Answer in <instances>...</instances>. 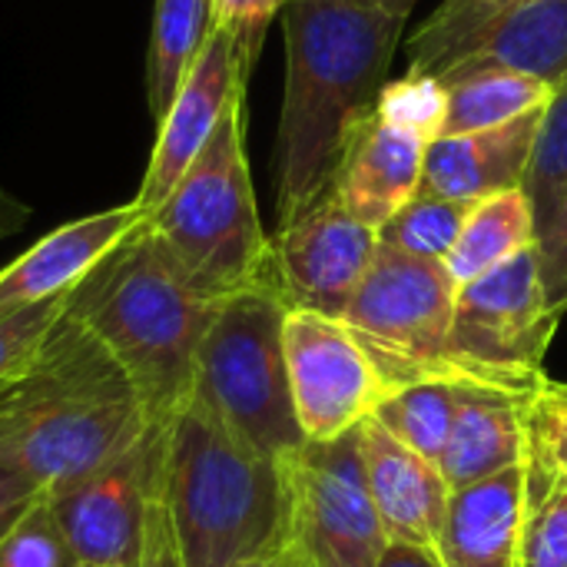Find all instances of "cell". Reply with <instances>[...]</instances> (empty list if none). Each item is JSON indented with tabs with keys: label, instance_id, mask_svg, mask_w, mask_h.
Instances as JSON below:
<instances>
[{
	"label": "cell",
	"instance_id": "cell-1",
	"mask_svg": "<svg viewBox=\"0 0 567 567\" xmlns=\"http://www.w3.org/2000/svg\"><path fill=\"white\" fill-rule=\"evenodd\" d=\"M405 20L372 0H286V93L276 130L279 226L336 193L355 133L375 116Z\"/></svg>",
	"mask_w": 567,
	"mask_h": 567
},
{
	"label": "cell",
	"instance_id": "cell-2",
	"mask_svg": "<svg viewBox=\"0 0 567 567\" xmlns=\"http://www.w3.org/2000/svg\"><path fill=\"white\" fill-rule=\"evenodd\" d=\"M150 425L123 369L66 309L30 365L0 382V468L47 495L136 445Z\"/></svg>",
	"mask_w": 567,
	"mask_h": 567
},
{
	"label": "cell",
	"instance_id": "cell-3",
	"mask_svg": "<svg viewBox=\"0 0 567 567\" xmlns=\"http://www.w3.org/2000/svg\"><path fill=\"white\" fill-rule=\"evenodd\" d=\"M159 498L183 567H246L289 548V468L243 442L199 395L166 422Z\"/></svg>",
	"mask_w": 567,
	"mask_h": 567
},
{
	"label": "cell",
	"instance_id": "cell-4",
	"mask_svg": "<svg viewBox=\"0 0 567 567\" xmlns=\"http://www.w3.org/2000/svg\"><path fill=\"white\" fill-rule=\"evenodd\" d=\"M216 309L163 256L146 219L66 296V316L123 369L153 425H166L189 402Z\"/></svg>",
	"mask_w": 567,
	"mask_h": 567
},
{
	"label": "cell",
	"instance_id": "cell-5",
	"mask_svg": "<svg viewBox=\"0 0 567 567\" xmlns=\"http://www.w3.org/2000/svg\"><path fill=\"white\" fill-rule=\"evenodd\" d=\"M146 229L206 299L223 302L256 286H276L272 236L262 229L246 159L243 100L226 110L203 153L146 216Z\"/></svg>",
	"mask_w": 567,
	"mask_h": 567
},
{
	"label": "cell",
	"instance_id": "cell-6",
	"mask_svg": "<svg viewBox=\"0 0 567 567\" xmlns=\"http://www.w3.org/2000/svg\"><path fill=\"white\" fill-rule=\"evenodd\" d=\"M289 306L276 286H256L219 302L196 355L199 395L256 452L289 462L306 445L286 369Z\"/></svg>",
	"mask_w": 567,
	"mask_h": 567
},
{
	"label": "cell",
	"instance_id": "cell-7",
	"mask_svg": "<svg viewBox=\"0 0 567 567\" xmlns=\"http://www.w3.org/2000/svg\"><path fill=\"white\" fill-rule=\"evenodd\" d=\"M458 282L445 262L405 256L379 243L375 262L355 289L342 322L369 352L389 389L412 382H455L449 352Z\"/></svg>",
	"mask_w": 567,
	"mask_h": 567
},
{
	"label": "cell",
	"instance_id": "cell-8",
	"mask_svg": "<svg viewBox=\"0 0 567 567\" xmlns=\"http://www.w3.org/2000/svg\"><path fill=\"white\" fill-rule=\"evenodd\" d=\"M558 319L548 306L535 246L458 286L449 352L462 385L535 399L548 382L545 355Z\"/></svg>",
	"mask_w": 567,
	"mask_h": 567
},
{
	"label": "cell",
	"instance_id": "cell-9",
	"mask_svg": "<svg viewBox=\"0 0 567 567\" xmlns=\"http://www.w3.org/2000/svg\"><path fill=\"white\" fill-rule=\"evenodd\" d=\"M495 63L548 86L567 80V0H442L409 40V76Z\"/></svg>",
	"mask_w": 567,
	"mask_h": 567
},
{
	"label": "cell",
	"instance_id": "cell-10",
	"mask_svg": "<svg viewBox=\"0 0 567 567\" xmlns=\"http://www.w3.org/2000/svg\"><path fill=\"white\" fill-rule=\"evenodd\" d=\"M289 468V551L306 567H375L389 535L365 482L362 435L306 442Z\"/></svg>",
	"mask_w": 567,
	"mask_h": 567
},
{
	"label": "cell",
	"instance_id": "cell-11",
	"mask_svg": "<svg viewBox=\"0 0 567 567\" xmlns=\"http://www.w3.org/2000/svg\"><path fill=\"white\" fill-rule=\"evenodd\" d=\"M163 442L166 425H150L136 445L47 495L76 567H140L159 495Z\"/></svg>",
	"mask_w": 567,
	"mask_h": 567
},
{
	"label": "cell",
	"instance_id": "cell-12",
	"mask_svg": "<svg viewBox=\"0 0 567 567\" xmlns=\"http://www.w3.org/2000/svg\"><path fill=\"white\" fill-rule=\"evenodd\" d=\"M296 422L306 442H336L392 392L342 319L289 309L282 326Z\"/></svg>",
	"mask_w": 567,
	"mask_h": 567
},
{
	"label": "cell",
	"instance_id": "cell-13",
	"mask_svg": "<svg viewBox=\"0 0 567 567\" xmlns=\"http://www.w3.org/2000/svg\"><path fill=\"white\" fill-rule=\"evenodd\" d=\"M375 252L379 233L329 193L272 236V279L289 309L342 319Z\"/></svg>",
	"mask_w": 567,
	"mask_h": 567
},
{
	"label": "cell",
	"instance_id": "cell-14",
	"mask_svg": "<svg viewBox=\"0 0 567 567\" xmlns=\"http://www.w3.org/2000/svg\"><path fill=\"white\" fill-rule=\"evenodd\" d=\"M246 70L236 53V43L226 30L213 27L206 47L199 50L193 70L179 83L173 103L156 123V143L133 203L150 216L183 179L193 159L203 153L219 120L236 100H246Z\"/></svg>",
	"mask_w": 567,
	"mask_h": 567
},
{
	"label": "cell",
	"instance_id": "cell-15",
	"mask_svg": "<svg viewBox=\"0 0 567 567\" xmlns=\"http://www.w3.org/2000/svg\"><path fill=\"white\" fill-rule=\"evenodd\" d=\"M143 219V209L130 199L56 226L0 269V312L70 296Z\"/></svg>",
	"mask_w": 567,
	"mask_h": 567
},
{
	"label": "cell",
	"instance_id": "cell-16",
	"mask_svg": "<svg viewBox=\"0 0 567 567\" xmlns=\"http://www.w3.org/2000/svg\"><path fill=\"white\" fill-rule=\"evenodd\" d=\"M359 435L369 495L389 542L439 548L452 498V488L445 485L439 465L425 462L419 452L392 439L375 419H365L359 425Z\"/></svg>",
	"mask_w": 567,
	"mask_h": 567
},
{
	"label": "cell",
	"instance_id": "cell-17",
	"mask_svg": "<svg viewBox=\"0 0 567 567\" xmlns=\"http://www.w3.org/2000/svg\"><path fill=\"white\" fill-rule=\"evenodd\" d=\"M542 116L545 110H535L505 126L432 140L425 150L419 193L478 203L485 196L525 186L542 133Z\"/></svg>",
	"mask_w": 567,
	"mask_h": 567
},
{
	"label": "cell",
	"instance_id": "cell-18",
	"mask_svg": "<svg viewBox=\"0 0 567 567\" xmlns=\"http://www.w3.org/2000/svg\"><path fill=\"white\" fill-rule=\"evenodd\" d=\"M429 140L372 116L352 140L339 173V203L375 233L419 193Z\"/></svg>",
	"mask_w": 567,
	"mask_h": 567
},
{
	"label": "cell",
	"instance_id": "cell-19",
	"mask_svg": "<svg viewBox=\"0 0 567 567\" xmlns=\"http://www.w3.org/2000/svg\"><path fill=\"white\" fill-rule=\"evenodd\" d=\"M528 405L532 399L498 389L458 385L455 422L439 462V472L452 492L472 488L525 462Z\"/></svg>",
	"mask_w": 567,
	"mask_h": 567
},
{
	"label": "cell",
	"instance_id": "cell-20",
	"mask_svg": "<svg viewBox=\"0 0 567 567\" xmlns=\"http://www.w3.org/2000/svg\"><path fill=\"white\" fill-rule=\"evenodd\" d=\"M525 525V462L452 492L439 535L445 567H518Z\"/></svg>",
	"mask_w": 567,
	"mask_h": 567
},
{
	"label": "cell",
	"instance_id": "cell-21",
	"mask_svg": "<svg viewBox=\"0 0 567 567\" xmlns=\"http://www.w3.org/2000/svg\"><path fill=\"white\" fill-rule=\"evenodd\" d=\"M449 96L445 130L442 136L478 133L492 126H505L518 116L545 110L555 96V86L545 80L495 66V63H468L439 80Z\"/></svg>",
	"mask_w": 567,
	"mask_h": 567
},
{
	"label": "cell",
	"instance_id": "cell-22",
	"mask_svg": "<svg viewBox=\"0 0 567 567\" xmlns=\"http://www.w3.org/2000/svg\"><path fill=\"white\" fill-rule=\"evenodd\" d=\"M535 243H538V219L525 186L505 189L472 206L462 236L455 239L445 259V269L458 286H465L498 269L502 262L515 259L518 252L532 249Z\"/></svg>",
	"mask_w": 567,
	"mask_h": 567
},
{
	"label": "cell",
	"instance_id": "cell-23",
	"mask_svg": "<svg viewBox=\"0 0 567 567\" xmlns=\"http://www.w3.org/2000/svg\"><path fill=\"white\" fill-rule=\"evenodd\" d=\"M213 0H156L146 53V100L159 123L213 33Z\"/></svg>",
	"mask_w": 567,
	"mask_h": 567
},
{
	"label": "cell",
	"instance_id": "cell-24",
	"mask_svg": "<svg viewBox=\"0 0 567 567\" xmlns=\"http://www.w3.org/2000/svg\"><path fill=\"white\" fill-rule=\"evenodd\" d=\"M518 567H567V478L528 432Z\"/></svg>",
	"mask_w": 567,
	"mask_h": 567
},
{
	"label": "cell",
	"instance_id": "cell-25",
	"mask_svg": "<svg viewBox=\"0 0 567 567\" xmlns=\"http://www.w3.org/2000/svg\"><path fill=\"white\" fill-rule=\"evenodd\" d=\"M455 409H458L455 382H412V385L392 389L379 402L372 419L392 439L419 452L425 462L439 465L452 422H455Z\"/></svg>",
	"mask_w": 567,
	"mask_h": 567
},
{
	"label": "cell",
	"instance_id": "cell-26",
	"mask_svg": "<svg viewBox=\"0 0 567 567\" xmlns=\"http://www.w3.org/2000/svg\"><path fill=\"white\" fill-rule=\"evenodd\" d=\"M475 203L415 193L382 229L379 243L405 256L445 262Z\"/></svg>",
	"mask_w": 567,
	"mask_h": 567
},
{
	"label": "cell",
	"instance_id": "cell-27",
	"mask_svg": "<svg viewBox=\"0 0 567 567\" xmlns=\"http://www.w3.org/2000/svg\"><path fill=\"white\" fill-rule=\"evenodd\" d=\"M567 189V80L555 90L551 103L542 116V133L535 146V159L525 179V193L535 206L538 233L558 213Z\"/></svg>",
	"mask_w": 567,
	"mask_h": 567
},
{
	"label": "cell",
	"instance_id": "cell-28",
	"mask_svg": "<svg viewBox=\"0 0 567 567\" xmlns=\"http://www.w3.org/2000/svg\"><path fill=\"white\" fill-rule=\"evenodd\" d=\"M445 113H449V96L445 86L435 76H402L382 86L375 116L419 133L422 140H439L445 130Z\"/></svg>",
	"mask_w": 567,
	"mask_h": 567
},
{
	"label": "cell",
	"instance_id": "cell-29",
	"mask_svg": "<svg viewBox=\"0 0 567 567\" xmlns=\"http://www.w3.org/2000/svg\"><path fill=\"white\" fill-rule=\"evenodd\" d=\"M0 567H76L47 498H40L0 538Z\"/></svg>",
	"mask_w": 567,
	"mask_h": 567
},
{
	"label": "cell",
	"instance_id": "cell-30",
	"mask_svg": "<svg viewBox=\"0 0 567 567\" xmlns=\"http://www.w3.org/2000/svg\"><path fill=\"white\" fill-rule=\"evenodd\" d=\"M63 309H66V296L27 309L0 312V382L17 375L23 365H30L47 332L60 322Z\"/></svg>",
	"mask_w": 567,
	"mask_h": 567
},
{
	"label": "cell",
	"instance_id": "cell-31",
	"mask_svg": "<svg viewBox=\"0 0 567 567\" xmlns=\"http://www.w3.org/2000/svg\"><path fill=\"white\" fill-rule=\"evenodd\" d=\"M282 3L286 0H213V20L233 37L246 76H252V66L266 43V30Z\"/></svg>",
	"mask_w": 567,
	"mask_h": 567
},
{
	"label": "cell",
	"instance_id": "cell-32",
	"mask_svg": "<svg viewBox=\"0 0 567 567\" xmlns=\"http://www.w3.org/2000/svg\"><path fill=\"white\" fill-rule=\"evenodd\" d=\"M528 432L545 449L551 465L567 478V392L561 382H545L528 405Z\"/></svg>",
	"mask_w": 567,
	"mask_h": 567
},
{
	"label": "cell",
	"instance_id": "cell-33",
	"mask_svg": "<svg viewBox=\"0 0 567 567\" xmlns=\"http://www.w3.org/2000/svg\"><path fill=\"white\" fill-rule=\"evenodd\" d=\"M538 262H542V279H545V292H548V306L555 316L567 312V189L558 213L551 216V223L538 233Z\"/></svg>",
	"mask_w": 567,
	"mask_h": 567
},
{
	"label": "cell",
	"instance_id": "cell-34",
	"mask_svg": "<svg viewBox=\"0 0 567 567\" xmlns=\"http://www.w3.org/2000/svg\"><path fill=\"white\" fill-rule=\"evenodd\" d=\"M47 498V492L30 482L27 475L20 472H10V468H0V538L40 502Z\"/></svg>",
	"mask_w": 567,
	"mask_h": 567
},
{
	"label": "cell",
	"instance_id": "cell-35",
	"mask_svg": "<svg viewBox=\"0 0 567 567\" xmlns=\"http://www.w3.org/2000/svg\"><path fill=\"white\" fill-rule=\"evenodd\" d=\"M140 567H183L179 551L173 545V532L166 522V508L163 498L156 495L153 512H150V525H146V548H143V561Z\"/></svg>",
	"mask_w": 567,
	"mask_h": 567
},
{
	"label": "cell",
	"instance_id": "cell-36",
	"mask_svg": "<svg viewBox=\"0 0 567 567\" xmlns=\"http://www.w3.org/2000/svg\"><path fill=\"white\" fill-rule=\"evenodd\" d=\"M375 567H445L435 548H419L405 542H389Z\"/></svg>",
	"mask_w": 567,
	"mask_h": 567
},
{
	"label": "cell",
	"instance_id": "cell-37",
	"mask_svg": "<svg viewBox=\"0 0 567 567\" xmlns=\"http://www.w3.org/2000/svg\"><path fill=\"white\" fill-rule=\"evenodd\" d=\"M27 219H30V206H23L7 189H0V239L20 233L27 226Z\"/></svg>",
	"mask_w": 567,
	"mask_h": 567
},
{
	"label": "cell",
	"instance_id": "cell-38",
	"mask_svg": "<svg viewBox=\"0 0 567 567\" xmlns=\"http://www.w3.org/2000/svg\"><path fill=\"white\" fill-rule=\"evenodd\" d=\"M375 7H382L385 13H392V17H399V20H409V13L415 10V3L419 0H372Z\"/></svg>",
	"mask_w": 567,
	"mask_h": 567
},
{
	"label": "cell",
	"instance_id": "cell-39",
	"mask_svg": "<svg viewBox=\"0 0 567 567\" xmlns=\"http://www.w3.org/2000/svg\"><path fill=\"white\" fill-rule=\"evenodd\" d=\"M279 567H306V561H302L296 551H289V548H286V555L279 558Z\"/></svg>",
	"mask_w": 567,
	"mask_h": 567
},
{
	"label": "cell",
	"instance_id": "cell-40",
	"mask_svg": "<svg viewBox=\"0 0 567 567\" xmlns=\"http://www.w3.org/2000/svg\"><path fill=\"white\" fill-rule=\"evenodd\" d=\"M246 567H279V558H272V561H256V565H246Z\"/></svg>",
	"mask_w": 567,
	"mask_h": 567
},
{
	"label": "cell",
	"instance_id": "cell-41",
	"mask_svg": "<svg viewBox=\"0 0 567 567\" xmlns=\"http://www.w3.org/2000/svg\"><path fill=\"white\" fill-rule=\"evenodd\" d=\"M561 385H565V392H567V382H561Z\"/></svg>",
	"mask_w": 567,
	"mask_h": 567
}]
</instances>
